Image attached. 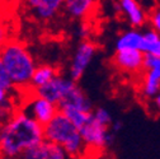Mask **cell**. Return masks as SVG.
<instances>
[{"mask_svg":"<svg viewBox=\"0 0 160 159\" xmlns=\"http://www.w3.org/2000/svg\"><path fill=\"white\" fill-rule=\"evenodd\" d=\"M0 131V146L3 159H21L32 146L45 140V127L24 112L14 111Z\"/></svg>","mask_w":160,"mask_h":159,"instance_id":"cell-1","label":"cell"},{"mask_svg":"<svg viewBox=\"0 0 160 159\" xmlns=\"http://www.w3.org/2000/svg\"><path fill=\"white\" fill-rule=\"evenodd\" d=\"M0 68L5 70L15 88H31L37 64L24 44L19 41H8L2 49Z\"/></svg>","mask_w":160,"mask_h":159,"instance_id":"cell-2","label":"cell"},{"mask_svg":"<svg viewBox=\"0 0 160 159\" xmlns=\"http://www.w3.org/2000/svg\"><path fill=\"white\" fill-rule=\"evenodd\" d=\"M45 139L61 145L75 158L84 156L88 146L83 139L82 131L60 111L45 126Z\"/></svg>","mask_w":160,"mask_h":159,"instance_id":"cell-3","label":"cell"},{"mask_svg":"<svg viewBox=\"0 0 160 159\" xmlns=\"http://www.w3.org/2000/svg\"><path fill=\"white\" fill-rule=\"evenodd\" d=\"M21 111L45 126L60 112V108L56 103L48 101L47 98L37 94L33 90V94L22 105Z\"/></svg>","mask_w":160,"mask_h":159,"instance_id":"cell-4","label":"cell"},{"mask_svg":"<svg viewBox=\"0 0 160 159\" xmlns=\"http://www.w3.org/2000/svg\"><path fill=\"white\" fill-rule=\"evenodd\" d=\"M80 131H82L88 149L92 148L95 150H101L111 146L114 141V134L111 131L109 126L99 122L94 117H92V120L84 127L80 129Z\"/></svg>","mask_w":160,"mask_h":159,"instance_id":"cell-5","label":"cell"},{"mask_svg":"<svg viewBox=\"0 0 160 159\" xmlns=\"http://www.w3.org/2000/svg\"><path fill=\"white\" fill-rule=\"evenodd\" d=\"M97 50V45L92 41H82L76 46L69 66V76L71 79L78 82L84 75L85 70L95 57Z\"/></svg>","mask_w":160,"mask_h":159,"instance_id":"cell-6","label":"cell"},{"mask_svg":"<svg viewBox=\"0 0 160 159\" xmlns=\"http://www.w3.org/2000/svg\"><path fill=\"white\" fill-rule=\"evenodd\" d=\"M75 85H76V82L70 76L57 74L51 82H48L41 88L36 89L34 92L58 106L68 97V94L74 89Z\"/></svg>","mask_w":160,"mask_h":159,"instance_id":"cell-7","label":"cell"},{"mask_svg":"<svg viewBox=\"0 0 160 159\" xmlns=\"http://www.w3.org/2000/svg\"><path fill=\"white\" fill-rule=\"evenodd\" d=\"M144 70L142 93L146 98H154L160 92V57L145 54Z\"/></svg>","mask_w":160,"mask_h":159,"instance_id":"cell-8","label":"cell"},{"mask_svg":"<svg viewBox=\"0 0 160 159\" xmlns=\"http://www.w3.org/2000/svg\"><path fill=\"white\" fill-rule=\"evenodd\" d=\"M65 0H24L28 13L39 22H50L64 9Z\"/></svg>","mask_w":160,"mask_h":159,"instance_id":"cell-9","label":"cell"},{"mask_svg":"<svg viewBox=\"0 0 160 159\" xmlns=\"http://www.w3.org/2000/svg\"><path fill=\"white\" fill-rule=\"evenodd\" d=\"M21 159H78L72 156L66 149L56 143H52L47 139L39 144L28 149Z\"/></svg>","mask_w":160,"mask_h":159,"instance_id":"cell-10","label":"cell"},{"mask_svg":"<svg viewBox=\"0 0 160 159\" xmlns=\"http://www.w3.org/2000/svg\"><path fill=\"white\" fill-rule=\"evenodd\" d=\"M145 52L141 50H116L113 64L125 73H140L144 70Z\"/></svg>","mask_w":160,"mask_h":159,"instance_id":"cell-11","label":"cell"},{"mask_svg":"<svg viewBox=\"0 0 160 159\" xmlns=\"http://www.w3.org/2000/svg\"><path fill=\"white\" fill-rule=\"evenodd\" d=\"M118 5L130 26L133 28H141L149 21L146 9L141 5L140 0H119Z\"/></svg>","mask_w":160,"mask_h":159,"instance_id":"cell-12","label":"cell"},{"mask_svg":"<svg viewBox=\"0 0 160 159\" xmlns=\"http://www.w3.org/2000/svg\"><path fill=\"white\" fill-rule=\"evenodd\" d=\"M144 47V31L131 28L122 32L116 41V50H141Z\"/></svg>","mask_w":160,"mask_h":159,"instance_id":"cell-13","label":"cell"},{"mask_svg":"<svg viewBox=\"0 0 160 159\" xmlns=\"http://www.w3.org/2000/svg\"><path fill=\"white\" fill-rule=\"evenodd\" d=\"M60 107H72L87 112H93V103L87 95V93L80 88L78 84L74 87V89L68 94V97L58 105Z\"/></svg>","mask_w":160,"mask_h":159,"instance_id":"cell-14","label":"cell"},{"mask_svg":"<svg viewBox=\"0 0 160 159\" xmlns=\"http://www.w3.org/2000/svg\"><path fill=\"white\" fill-rule=\"evenodd\" d=\"M97 5V0H65L64 10L74 19H84Z\"/></svg>","mask_w":160,"mask_h":159,"instance_id":"cell-15","label":"cell"},{"mask_svg":"<svg viewBox=\"0 0 160 159\" xmlns=\"http://www.w3.org/2000/svg\"><path fill=\"white\" fill-rule=\"evenodd\" d=\"M57 74H58L57 69L53 65H50V64L37 65V68L34 70V74H33V78H32V82H31V89L36 90L38 88L43 87L45 84L51 82Z\"/></svg>","mask_w":160,"mask_h":159,"instance_id":"cell-16","label":"cell"},{"mask_svg":"<svg viewBox=\"0 0 160 159\" xmlns=\"http://www.w3.org/2000/svg\"><path fill=\"white\" fill-rule=\"evenodd\" d=\"M142 52L160 57V33L154 28H146L144 31V47Z\"/></svg>","mask_w":160,"mask_h":159,"instance_id":"cell-17","label":"cell"},{"mask_svg":"<svg viewBox=\"0 0 160 159\" xmlns=\"http://www.w3.org/2000/svg\"><path fill=\"white\" fill-rule=\"evenodd\" d=\"M60 111L79 129L84 127L93 117V112H87V111H82L72 107H60Z\"/></svg>","mask_w":160,"mask_h":159,"instance_id":"cell-18","label":"cell"},{"mask_svg":"<svg viewBox=\"0 0 160 159\" xmlns=\"http://www.w3.org/2000/svg\"><path fill=\"white\" fill-rule=\"evenodd\" d=\"M93 117L95 120H98L99 122H102L107 126H111V124L113 122V118H112V115L111 112L104 108V107H97L93 110Z\"/></svg>","mask_w":160,"mask_h":159,"instance_id":"cell-19","label":"cell"},{"mask_svg":"<svg viewBox=\"0 0 160 159\" xmlns=\"http://www.w3.org/2000/svg\"><path fill=\"white\" fill-rule=\"evenodd\" d=\"M149 23L151 28H154L158 33H160V8H155L154 10L150 12Z\"/></svg>","mask_w":160,"mask_h":159,"instance_id":"cell-20","label":"cell"},{"mask_svg":"<svg viewBox=\"0 0 160 159\" xmlns=\"http://www.w3.org/2000/svg\"><path fill=\"white\" fill-rule=\"evenodd\" d=\"M122 126H123L122 121H119V120H113V122L111 124L109 129H111V131H112V132L116 135V134H118L119 131L122 130Z\"/></svg>","mask_w":160,"mask_h":159,"instance_id":"cell-21","label":"cell"},{"mask_svg":"<svg viewBox=\"0 0 160 159\" xmlns=\"http://www.w3.org/2000/svg\"><path fill=\"white\" fill-rule=\"evenodd\" d=\"M154 103H155V106H156V108L160 111V92L154 97Z\"/></svg>","mask_w":160,"mask_h":159,"instance_id":"cell-22","label":"cell"}]
</instances>
